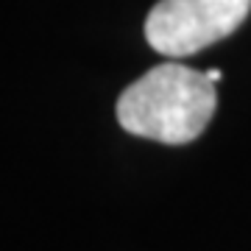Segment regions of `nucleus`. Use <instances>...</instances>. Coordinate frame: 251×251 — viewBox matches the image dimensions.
Returning <instances> with one entry per match:
<instances>
[{
	"mask_svg": "<svg viewBox=\"0 0 251 251\" xmlns=\"http://www.w3.org/2000/svg\"><path fill=\"white\" fill-rule=\"evenodd\" d=\"M209 78H212V81L218 84V81H221V70H209Z\"/></svg>",
	"mask_w": 251,
	"mask_h": 251,
	"instance_id": "7ed1b4c3",
	"label": "nucleus"
},
{
	"mask_svg": "<svg viewBox=\"0 0 251 251\" xmlns=\"http://www.w3.org/2000/svg\"><path fill=\"white\" fill-rule=\"evenodd\" d=\"M215 109L218 90L209 73L165 62L120 92L115 115L128 134L162 145H187L206 131Z\"/></svg>",
	"mask_w": 251,
	"mask_h": 251,
	"instance_id": "f257e3e1",
	"label": "nucleus"
},
{
	"mask_svg": "<svg viewBox=\"0 0 251 251\" xmlns=\"http://www.w3.org/2000/svg\"><path fill=\"white\" fill-rule=\"evenodd\" d=\"M251 0H159L145 17V42L162 56L184 59L234 34Z\"/></svg>",
	"mask_w": 251,
	"mask_h": 251,
	"instance_id": "f03ea898",
	"label": "nucleus"
}]
</instances>
